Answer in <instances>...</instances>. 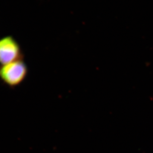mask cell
I'll return each instance as SVG.
<instances>
[{"instance_id": "obj_2", "label": "cell", "mask_w": 153, "mask_h": 153, "mask_svg": "<svg viewBox=\"0 0 153 153\" xmlns=\"http://www.w3.org/2000/svg\"><path fill=\"white\" fill-rule=\"evenodd\" d=\"M23 59L21 46L15 38L8 36L0 39V65Z\"/></svg>"}, {"instance_id": "obj_1", "label": "cell", "mask_w": 153, "mask_h": 153, "mask_svg": "<svg viewBox=\"0 0 153 153\" xmlns=\"http://www.w3.org/2000/svg\"><path fill=\"white\" fill-rule=\"evenodd\" d=\"M28 72L27 66L23 59L0 65V79L6 85L14 88L25 80Z\"/></svg>"}]
</instances>
